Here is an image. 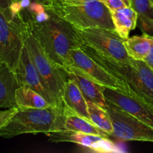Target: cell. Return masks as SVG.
Wrapping results in <instances>:
<instances>
[{
  "label": "cell",
  "instance_id": "cell-1",
  "mask_svg": "<svg viewBox=\"0 0 153 153\" xmlns=\"http://www.w3.org/2000/svg\"><path fill=\"white\" fill-rule=\"evenodd\" d=\"M18 13L55 64L63 68L72 65L70 51L84 43L77 28L52 8L39 3L31 2Z\"/></svg>",
  "mask_w": 153,
  "mask_h": 153
},
{
  "label": "cell",
  "instance_id": "cell-2",
  "mask_svg": "<svg viewBox=\"0 0 153 153\" xmlns=\"http://www.w3.org/2000/svg\"><path fill=\"white\" fill-rule=\"evenodd\" d=\"M81 49L125 87L124 93L141 99L153 108V71L143 60L117 61L83 43Z\"/></svg>",
  "mask_w": 153,
  "mask_h": 153
},
{
  "label": "cell",
  "instance_id": "cell-3",
  "mask_svg": "<svg viewBox=\"0 0 153 153\" xmlns=\"http://www.w3.org/2000/svg\"><path fill=\"white\" fill-rule=\"evenodd\" d=\"M14 17L17 18L20 23L25 46L50 95L52 105L64 113L63 94L68 80L67 72L46 55L21 15L17 13Z\"/></svg>",
  "mask_w": 153,
  "mask_h": 153
},
{
  "label": "cell",
  "instance_id": "cell-4",
  "mask_svg": "<svg viewBox=\"0 0 153 153\" xmlns=\"http://www.w3.org/2000/svg\"><path fill=\"white\" fill-rule=\"evenodd\" d=\"M47 7L77 29L115 30L111 12L100 0H52Z\"/></svg>",
  "mask_w": 153,
  "mask_h": 153
},
{
  "label": "cell",
  "instance_id": "cell-5",
  "mask_svg": "<svg viewBox=\"0 0 153 153\" xmlns=\"http://www.w3.org/2000/svg\"><path fill=\"white\" fill-rule=\"evenodd\" d=\"M63 112L53 105L46 108H18L4 127L0 128V137L11 138L23 134L46 133L64 128Z\"/></svg>",
  "mask_w": 153,
  "mask_h": 153
},
{
  "label": "cell",
  "instance_id": "cell-6",
  "mask_svg": "<svg viewBox=\"0 0 153 153\" xmlns=\"http://www.w3.org/2000/svg\"><path fill=\"white\" fill-rule=\"evenodd\" d=\"M77 30L84 43L102 55L120 62L128 63L131 61L124 44L125 39L116 30L97 27Z\"/></svg>",
  "mask_w": 153,
  "mask_h": 153
},
{
  "label": "cell",
  "instance_id": "cell-7",
  "mask_svg": "<svg viewBox=\"0 0 153 153\" xmlns=\"http://www.w3.org/2000/svg\"><path fill=\"white\" fill-rule=\"evenodd\" d=\"M25 46L21 25L16 17L10 19L0 9V58L14 71Z\"/></svg>",
  "mask_w": 153,
  "mask_h": 153
},
{
  "label": "cell",
  "instance_id": "cell-8",
  "mask_svg": "<svg viewBox=\"0 0 153 153\" xmlns=\"http://www.w3.org/2000/svg\"><path fill=\"white\" fill-rule=\"evenodd\" d=\"M107 111L112 121L114 136L123 140L153 143V127L110 103Z\"/></svg>",
  "mask_w": 153,
  "mask_h": 153
},
{
  "label": "cell",
  "instance_id": "cell-9",
  "mask_svg": "<svg viewBox=\"0 0 153 153\" xmlns=\"http://www.w3.org/2000/svg\"><path fill=\"white\" fill-rule=\"evenodd\" d=\"M46 134L49 141L53 143H73L88 148L97 152H119L117 146L108 137H101L93 134L73 131L63 128L49 131Z\"/></svg>",
  "mask_w": 153,
  "mask_h": 153
},
{
  "label": "cell",
  "instance_id": "cell-10",
  "mask_svg": "<svg viewBox=\"0 0 153 153\" xmlns=\"http://www.w3.org/2000/svg\"><path fill=\"white\" fill-rule=\"evenodd\" d=\"M70 57L72 58V65L70 66L78 68L94 82L105 88L118 90L123 93L126 91L125 87L118 79L96 62L81 48L72 49Z\"/></svg>",
  "mask_w": 153,
  "mask_h": 153
},
{
  "label": "cell",
  "instance_id": "cell-11",
  "mask_svg": "<svg viewBox=\"0 0 153 153\" xmlns=\"http://www.w3.org/2000/svg\"><path fill=\"white\" fill-rule=\"evenodd\" d=\"M104 95L108 103L122 109L153 127V108L141 99L105 87Z\"/></svg>",
  "mask_w": 153,
  "mask_h": 153
},
{
  "label": "cell",
  "instance_id": "cell-12",
  "mask_svg": "<svg viewBox=\"0 0 153 153\" xmlns=\"http://www.w3.org/2000/svg\"><path fill=\"white\" fill-rule=\"evenodd\" d=\"M19 87H27L37 91L52 104L50 95L36 69L27 48L24 46L19 62L14 70Z\"/></svg>",
  "mask_w": 153,
  "mask_h": 153
},
{
  "label": "cell",
  "instance_id": "cell-13",
  "mask_svg": "<svg viewBox=\"0 0 153 153\" xmlns=\"http://www.w3.org/2000/svg\"><path fill=\"white\" fill-rule=\"evenodd\" d=\"M64 69L67 72V78L76 82L87 101L94 102L107 110L108 103L104 95V86L94 82L73 66H69Z\"/></svg>",
  "mask_w": 153,
  "mask_h": 153
},
{
  "label": "cell",
  "instance_id": "cell-14",
  "mask_svg": "<svg viewBox=\"0 0 153 153\" xmlns=\"http://www.w3.org/2000/svg\"><path fill=\"white\" fill-rule=\"evenodd\" d=\"M19 88L14 71L7 64H0V108H17L15 94Z\"/></svg>",
  "mask_w": 153,
  "mask_h": 153
},
{
  "label": "cell",
  "instance_id": "cell-15",
  "mask_svg": "<svg viewBox=\"0 0 153 153\" xmlns=\"http://www.w3.org/2000/svg\"><path fill=\"white\" fill-rule=\"evenodd\" d=\"M63 103L64 108H68L82 117L91 120L88 113V101L85 100L76 82L70 79H68L64 88Z\"/></svg>",
  "mask_w": 153,
  "mask_h": 153
},
{
  "label": "cell",
  "instance_id": "cell-16",
  "mask_svg": "<svg viewBox=\"0 0 153 153\" xmlns=\"http://www.w3.org/2000/svg\"><path fill=\"white\" fill-rule=\"evenodd\" d=\"M64 114L65 117L64 121V128L73 131H82L88 134H96L104 137H108L109 135L96 126L92 121L82 117L70 110L68 108H64Z\"/></svg>",
  "mask_w": 153,
  "mask_h": 153
},
{
  "label": "cell",
  "instance_id": "cell-17",
  "mask_svg": "<svg viewBox=\"0 0 153 153\" xmlns=\"http://www.w3.org/2000/svg\"><path fill=\"white\" fill-rule=\"evenodd\" d=\"M111 12L115 30L123 39H127L131 30L137 26V13L131 7H122Z\"/></svg>",
  "mask_w": 153,
  "mask_h": 153
},
{
  "label": "cell",
  "instance_id": "cell-18",
  "mask_svg": "<svg viewBox=\"0 0 153 153\" xmlns=\"http://www.w3.org/2000/svg\"><path fill=\"white\" fill-rule=\"evenodd\" d=\"M15 100L18 108H46L52 105L39 93L27 87H19L16 89Z\"/></svg>",
  "mask_w": 153,
  "mask_h": 153
},
{
  "label": "cell",
  "instance_id": "cell-19",
  "mask_svg": "<svg viewBox=\"0 0 153 153\" xmlns=\"http://www.w3.org/2000/svg\"><path fill=\"white\" fill-rule=\"evenodd\" d=\"M137 13V25L143 33L153 36V2L152 0H130Z\"/></svg>",
  "mask_w": 153,
  "mask_h": 153
},
{
  "label": "cell",
  "instance_id": "cell-20",
  "mask_svg": "<svg viewBox=\"0 0 153 153\" xmlns=\"http://www.w3.org/2000/svg\"><path fill=\"white\" fill-rule=\"evenodd\" d=\"M152 37L143 33L141 36H133L126 39L124 44L130 58L134 60H144L150 51Z\"/></svg>",
  "mask_w": 153,
  "mask_h": 153
},
{
  "label": "cell",
  "instance_id": "cell-21",
  "mask_svg": "<svg viewBox=\"0 0 153 153\" xmlns=\"http://www.w3.org/2000/svg\"><path fill=\"white\" fill-rule=\"evenodd\" d=\"M88 107L91 121L109 136L113 135V125L108 111L91 101H88Z\"/></svg>",
  "mask_w": 153,
  "mask_h": 153
},
{
  "label": "cell",
  "instance_id": "cell-22",
  "mask_svg": "<svg viewBox=\"0 0 153 153\" xmlns=\"http://www.w3.org/2000/svg\"><path fill=\"white\" fill-rule=\"evenodd\" d=\"M17 111L18 108H13L4 111L0 110V128L4 127L10 121Z\"/></svg>",
  "mask_w": 153,
  "mask_h": 153
},
{
  "label": "cell",
  "instance_id": "cell-23",
  "mask_svg": "<svg viewBox=\"0 0 153 153\" xmlns=\"http://www.w3.org/2000/svg\"><path fill=\"white\" fill-rule=\"evenodd\" d=\"M15 0H0V9L10 19H13L12 7Z\"/></svg>",
  "mask_w": 153,
  "mask_h": 153
},
{
  "label": "cell",
  "instance_id": "cell-24",
  "mask_svg": "<svg viewBox=\"0 0 153 153\" xmlns=\"http://www.w3.org/2000/svg\"><path fill=\"white\" fill-rule=\"evenodd\" d=\"M111 11L117 10L126 7V4L123 0H100Z\"/></svg>",
  "mask_w": 153,
  "mask_h": 153
},
{
  "label": "cell",
  "instance_id": "cell-25",
  "mask_svg": "<svg viewBox=\"0 0 153 153\" xmlns=\"http://www.w3.org/2000/svg\"><path fill=\"white\" fill-rule=\"evenodd\" d=\"M31 2H36V0H15L13 8L16 11H19L22 8L29 5Z\"/></svg>",
  "mask_w": 153,
  "mask_h": 153
},
{
  "label": "cell",
  "instance_id": "cell-26",
  "mask_svg": "<svg viewBox=\"0 0 153 153\" xmlns=\"http://www.w3.org/2000/svg\"><path fill=\"white\" fill-rule=\"evenodd\" d=\"M143 61L146 63V64L150 67L151 70L153 71V37H152V46H151L150 51H149L148 55H146V57L144 58Z\"/></svg>",
  "mask_w": 153,
  "mask_h": 153
},
{
  "label": "cell",
  "instance_id": "cell-27",
  "mask_svg": "<svg viewBox=\"0 0 153 153\" xmlns=\"http://www.w3.org/2000/svg\"><path fill=\"white\" fill-rule=\"evenodd\" d=\"M52 0H36V3H39L44 6H48L50 4Z\"/></svg>",
  "mask_w": 153,
  "mask_h": 153
},
{
  "label": "cell",
  "instance_id": "cell-28",
  "mask_svg": "<svg viewBox=\"0 0 153 153\" xmlns=\"http://www.w3.org/2000/svg\"><path fill=\"white\" fill-rule=\"evenodd\" d=\"M123 1H124V3H125L127 7H131V1L130 0H123Z\"/></svg>",
  "mask_w": 153,
  "mask_h": 153
},
{
  "label": "cell",
  "instance_id": "cell-29",
  "mask_svg": "<svg viewBox=\"0 0 153 153\" xmlns=\"http://www.w3.org/2000/svg\"><path fill=\"white\" fill-rule=\"evenodd\" d=\"M1 63H2V62H1V58H0V64H1Z\"/></svg>",
  "mask_w": 153,
  "mask_h": 153
},
{
  "label": "cell",
  "instance_id": "cell-30",
  "mask_svg": "<svg viewBox=\"0 0 153 153\" xmlns=\"http://www.w3.org/2000/svg\"><path fill=\"white\" fill-rule=\"evenodd\" d=\"M152 2H153V0H152Z\"/></svg>",
  "mask_w": 153,
  "mask_h": 153
}]
</instances>
